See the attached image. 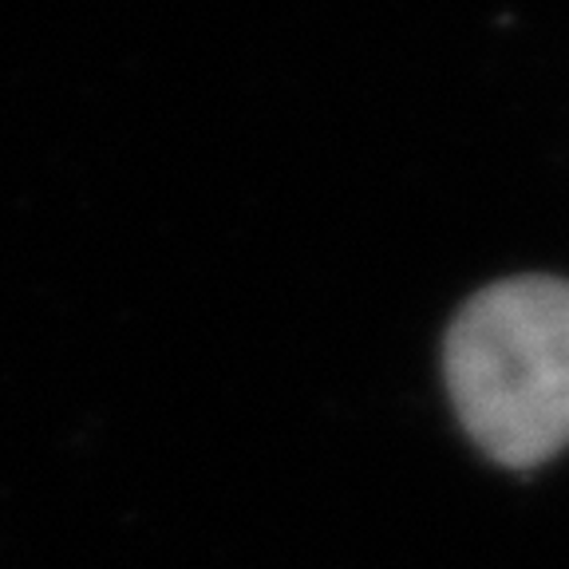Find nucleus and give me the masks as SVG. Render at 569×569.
Segmentation results:
<instances>
[{
	"label": "nucleus",
	"mask_w": 569,
	"mask_h": 569,
	"mask_svg": "<svg viewBox=\"0 0 569 569\" xmlns=\"http://www.w3.org/2000/svg\"><path fill=\"white\" fill-rule=\"evenodd\" d=\"M447 391L482 455L530 471L569 447V281L507 277L455 312Z\"/></svg>",
	"instance_id": "f257e3e1"
}]
</instances>
